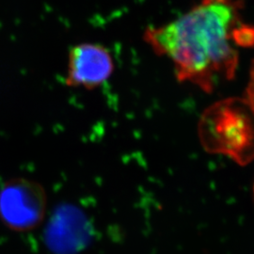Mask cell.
<instances>
[{"mask_svg":"<svg viewBox=\"0 0 254 254\" xmlns=\"http://www.w3.org/2000/svg\"><path fill=\"white\" fill-rule=\"evenodd\" d=\"M247 96H248V102L254 109V61L251 67L250 72V79L247 88Z\"/></svg>","mask_w":254,"mask_h":254,"instance_id":"obj_4","label":"cell"},{"mask_svg":"<svg viewBox=\"0 0 254 254\" xmlns=\"http://www.w3.org/2000/svg\"><path fill=\"white\" fill-rule=\"evenodd\" d=\"M114 66L108 48L98 44L82 43L69 51L65 84L70 88L94 90L109 80Z\"/></svg>","mask_w":254,"mask_h":254,"instance_id":"obj_3","label":"cell"},{"mask_svg":"<svg viewBox=\"0 0 254 254\" xmlns=\"http://www.w3.org/2000/svg\"></svg>","mask_w":254,"mask_h":254,"instance_id":"obj_5","label":"cell"},{"mask_svg":"<svg viewBox=\"0 0 254 254\" xmlns=\"http://www.w3.org/2000/svg\"><path fill=\"white\" fill-rule=\"evenodd\" d=\"M240 0H201L159 27L146 28L144 41L171 61L177 80L212 92L234 78L239 47L254 45V27L241 17Z\"/></svg>","mask_w":254,"mask_h":254,"instance_id":"obj_1","label":"cell"},{"mask_svg":"<svg viewBox=\"0 0 254 254\" xmlns=\"http://www.w3.org/2000/svg\"><path fill=\"white\" fill-rule=\"evenodd\" d=\"M47 195L39 183L13 178L0 188V220L10 231L35 230L46 218Z\"/></svg>","mask_w":254,"mask_h":254,"instance_id":"obj_2","label":"cell"}]
</instances>
